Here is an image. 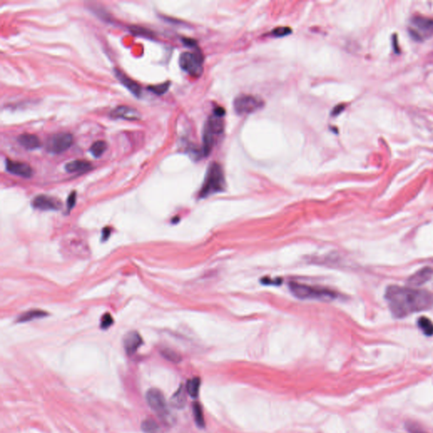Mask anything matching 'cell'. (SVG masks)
Wrapping results in <instances>:
<instances>
[{"instance_id": "cell-1", "label": "cell", "mask_w": 433, "mask_h": 433, "mask_svg": "<svg viewBox=\"0 0 433 433\" xmlns=\"http://www.w3.org/2000/svg\"><path fill=\"white\" fill-rule=\"evenodd\" d=\"M385 299L394 318H404L433 308V293L399 285L388 286Z\"/></svg>"}, {"instance_id": "cell-2", "label": "cell", "mask_w": 433, "mask_h": 433, "mask_svg": "<svg viewBox=\"0 0 433 433\" xmlns=\"http://www.w3.org/2000/svg\"><path fill=\"white\" fill-rule=\"evenodd\" d=\"M289 289L300 300H318L323 301L335 300L339 294L330 289L312 286L297 282L289 283Z\"/></svg>"}, {"instance_id": "cell-3", "label": "cell", "mask_w": 433, "mask_h": 433, "mask_svg": "<svg viewBox=\"0 0 433 433\" xmlns=\"http://www.w3.org/2000/svg\"><path fill=\"white\" fill-rule=\"evenodd\" d=\"M225 178L222 167L218 163H212L206 171L205 180L199 192L200 198H206L224 191Z\"/></svg>"}, {"instance_id": "cell-4", "label": "cell", "mask_w": 433, "mask_h": 433, "mask_svg": "<svg viewBox=\"0 0 433 433\" xmlns=\"http://www.w3.org/2000/svg\"><path fill=\"white\" fill-rule=\"evenodd\" d=\"M223 130L224 122L220 117L212 115L208 118L203 130L202 153L204 156H207L211 152L214 145L215 137L220 135Z\"/></svg>"}, {"instance_id": "cell-5", "label": "cell", "mask_w": 433, "mask_h": 433, "mask_svg": "<svg viewBox=\"0 0 433 433\" xmlns=\"http://www.w3.org/2000/svg\"><path fill=\"white\" fill-rule=\"evenodd\" d=\"M179 66L189 75L200 76L203 71V55L199 50L184 52L179 56Z\"/></svg>"}, {"instance_id": "cell-6", "label": "cell", "mask_w": 433, "mask_h": 433, "mask_svg": "<svg viewBox=\"0 0 433 433\" xmlns=\"http://www.w3.org/2000/svg\"><path fill=\"white\" fill-rule=\"evenodd\" d=\"M145 400L149 407L156 412L161 418L167 420L170 418V411L167 407L166 400L164 394L158 388H151L147 391Z\"/></svg>"}, {"instance_id": "cell-7", "label": "cell", "mask_w": 433, "mask_h": 433, "mask_svg": "<svg viewBox=\"0 0 433 433\" xmlns=\"http://www.w3.org/2000/svg\"><path fill=\"white\" fill-rule=\"evenodd\" d=\"M263 101L252 95H239L233 101V108L238 115H249L260 109Z\"/></svg>"}, {"instance_id": "cell-8", "label": "cell", "mask_w": 433, "mask_h": 433, "mask_svg": "<svg viewBox=\"0 0 433 433\" xmlns=\"http://www.w3.org/2000/svg\"><path fill=\"white\" fill-rule=\"evenodd\" d=\"M410 33L415 39L422 40L433 35V19L415 16L411 20Z\"/></svg>"}, {"instance_id": "cell-9", "label": "cell", "mask_w": 433, "mask_h": 433, "mask_svg": "<svg viewBox=\"0 0 433 433\" xmlns=\"http://www.w3.org/2000/svg\"><path fill=\"white\" fill-rule=\"evenodd\" d=\"M73 144L72 135L68 132H59L53 135L47 141V150L54 154H59L70 148Z\"/></svg>"}, {"instance_id": "cell-10", "label": "cell", "mask_w": 433, "mask_h": 433, "mask_svg": "<svg viewBox=\"0 0 433 433\" xmlns=\"http://www.w3.org/2000/svg\"><path fill=\"white\" fill-rule=\"evenodd\" d=\"M31 205L34 208L43 211L58 210L62 206V204L58 199L46 195H39L35 197L31 202Z\"/></svg>"}, {"instance_id": "cell-11", "label": "cell", "mask_w": 433, "mask_h": 433, "mask_svg": "<svg viewBox=\"0 0 433 433\" xmlns=\"http://www.w3.org/2000/svg\"><path fill=\"white\" fill-rule=\"evenodd\" d=\"M5 168L9 173L21 176L23 178H30L33 173L32 169L29 164L10 159H6L5 161Z\"/></svg>"}, {"instance_id": "cell-12", "label": "cell", "mask_w": 433, "mask_h": 433, "mask_svg": "<svg viewBox=\"0 0 433 433\" xmlns=\"http://www.w3.org/2000/svg\"><path fill=\"white\" fill-rule=\"evenodd\" d=\"M110 117L113 118H123L125 120H139L142 118V115L137 109L131 107L122 106L116 107L110 112Z\"/></svg>"}, {"instance_id": "cell-13", "label": "cell", "mask_w": 433, "mask_h": 433, "mask_svg": "<svg viewBox=\"0 0 433 433\" xmlns=\"http://www.w3.org/2000/svg\"><path fill=\"white\" fill-rule=\"evenodd\" d=\"M433 275V269L429 267H423L412 274L408 279V285L412 287H420L429 281Z\"/></svg>"}, {"instance_id": "cell-14", "label": "cell", "mask_w": 433, "mask_h": 433, "mask_svg": "<svg viewBox=\"0 0 433 433\" xmlns=\"http://www.w3.org/2000/svg\"><path fill=\"white\" fill-rule=\"evenodd\" d=\"M143 344V338L135 331L128 333L124 338V348L128 355H132Z\"/></svg>"}, {"instance_id": "cell-15", "label": "cell", "mask_w": 433, "mask_h": 433, "mask_svg": "<svg viewBox=\"0 0 433 433\" xmlns=\"http://www.w3.org/2000/svg\"><path fill=\"white\" fill-rule=\"evenodd\" d=\"M115 74L116 77L118 78V81L121 82L122 84L127 88L128 90H130V92L134 94V96H136V97L141 96L142 88L137 82H135L130 77H128L124 72H122L118 69L115 70Z\"/></svg>"}, {"instance_id": "cell-16", "label": "cell", "mask_w": 433, "mask_h": 433, "mask_svg": "<svg viewBox=\"0 0 433 433\" xmlns=\"http://www.w3.org/2000/svg\"><path fill=\"white\" fill-rule=\"evenodd\" d=\"M18 143L27 150H36L41 146V141L33 134L24 133L19 136Z\"/></svg>"}, {"instance_id": "cell-17", "label": "cell", "mask_w": 433, "mask_h": 433, "mask_svg": "<svg viewBox=\"0 0 433 433\" xmlns=\"http://www.w3.org/2000/svg\"><path fill=\"white\" fill-rule=\"evenodd\" d=\"M92 166L90 162L86 160L70 161L64 165V170L68 173H76V172H86L91 170Z\"/></svg>"}, {"instance_id": "cell-18", "label": "cell", "mask_w": 433, "mask_h": 433, "mask_svg": "<svg viewBox=\"0 0 433 433\" xmlns=\"http://www.w3.org/2000/svg\"><path fill=\"white\" fill-rule=\"evenodd\" d=\"M186 388L180 386L171 398V404L177 409L184 408L186 404Z\"/></svg>"}, {"instance_id": "cell-19", "label": "cell", "mask_w": 433, "mask_h": 433, "mask_svg": "<svg viewBox=\"0 0 433 433\" xmlns=\"http://www.w3.org/2000/svg\"><path fill=\"white\" fill-rule=\"evenodd\" d=\"M48 316V313L42 311V310H31L28 312H25L22 316L19 317L17 321L19 322H27V321H32L34 319L45 318Z\"/></svg>"}, {"instance_id": "cell-20", "label": "cell", "mask_w": 433, "mask_h": 433, "mask_svg": "<svg viewBox=\"0 0 433 433\" xmlns=\"http://www.w3.org/2000/svg\"><path fill=\"white\" fill-rule=\"evenodd\" d=\"M417 325L426 336H433V322L431 319L426 317H421L417 321Z\"/></svg>"}, {"instance_id": "cell-21", "label": "cell", "mask_w": 433, "mask_h": 433, "mask_svg": "<svg viewBox=\"0 0 433 433\" xmlns=\"http://www.w3.org/2000/svg\"><path fill=\"white\" fill-rule=\"evenodd\" d=\"M201 379L199 377H194L188 381L185 386L187 394L191 396V398L198 397L199 395V391H200Z\"/></svg>"}, {"instance_id": "cell-22", "label": "cell", "mask_w": 433, "mask_h": 433, "mask_svg": "<svg viewBox=\"0 0 433 433\" xmlns=\"http://www.w3.org/2000/svg\"><path fill=\"white\" fill-rule=\"evenodd\" d=\"M108 147L107 143L104 141H97L93 143L89 149V152L93 156L94 158H100L101 156L105 152Z\"/></svg>"}, {"instance_id": "cell-23", "label": "cell", "mask_w": 433, "mask_h": 433, "mask_svg": "<svg viewBox=\"0 0 433 433\" xmlns=\"http://www.w3.org/2000/svg\"><path fill=\"white\" fill-rule=\"evenodd\" d=\"M193 415H194V420L197 427L200 428H204L206 426L205 420H204V415H203L202 408L199 403H194L193 407Z\"/></svg>"}, {"instance_id": "cell-24", "label": "cell", "mask_w": 433, "mask_h": 433, "mask_svg": "<svg viewBox=\"0 0 433 433\" xmlns=\"http://www.w3.org/2000/svg\"><path fill=\"white\" fill-rule=\"evenodd\" d=\"M142 430L145 433H158L160 428L152 419H145L142 423Z\"/></svg>"}, {"instance_id": "cell-25", "label": "cell", "mask_w": 433, "mask_h": 433, "mask_svg": "<svg viewBox=\"0 0 433 433\" xmlns=\"http://www.w3.org/2000/svg\"><path fill=\"white\" fill-rule=\"evenodd\" d=\"M170 84H171L170 82L168 81V82L160 83V84H157V85L149 86V87H147V90L152 92V93L158 95V96H162L164 93H166L168 90L170 89Z\"/></svg>"}, {"instance_id": "cell-26", "label": "cell", "mask_w": 433, "mask_h": 433, "mask_svg": "<svg viewBox=\"0 0 433 433\" xmlns=\"http://www.w3.org/2000/svg\"><path fill=\"white\" fill-rule=\"evenodd\" d=\"M162 355L164 356L168 361H172L174 363H178L181 361V357L179 354H177L175 351H173L170 348H165L162 351Z\"/></svg>"}, {"instance_id": "cell-27", "label": "cell", "mask_w": 433, "mask_h": 433, "mask_svg": "<svg viewBox=\"0 0 433 433\" xmlns=\"http://www.w3.org/2000/svg\"><path fill=\"white\" fill-rule=\"evenodd\" d=\"M130 30L134 35L144 36V37H147V38H152V36L154 35L152 30H148L145 28H142V27H132L130 28Z\"/></svg>"}, {"instance_id": "cell-28", "label": "cell", "mask_w": 433, "mask_h": 433, "mask_svg": "<svg viewBox=\"0 0 433 433\" xmlns=\"http://www.w3.org/2000/svg\"><path fill=\"white\" fill-rule=\"evenodd\" d=\"M406 428L409 433H428L420 425L415 422H408L406 424Z\"/></svg>"}, {"instance_id": "cell-29", "label": "cell", "mask_w": 433, "mask_h": 433, "mask_svg": "<svg viewBox=\"0 0 433 433\" xmlns=\"http://www.w3.org/2000/svg\"><path fill=\"white\" fill-rule=\"evenodd\" d=\"M291 32H292V30L289 28H287V27H279V28H275V29H273L272 30V35L280 37V36H287L289 34H290Z\"/></svg>"}, {"instance_id": "cell-30", "label": "cell", "mask_w": 433, "mask_h": 433, "mask_svg": "<svg viewBox=\"0 0 433 433\" xmlns=\"http://www.w3.org/2000/svg\"><path fill=\"white\" fill-rule=\"evenodd\" d=\"M113 324H114V319H113L112 316L110 315L109 313L104 314L101 319V327L103 329H107L109 327H111Z\"/></svg>"}, {"instance_id": "cell-31", "label": "cell", "mask_w": 433, "mask_h": 433, "mask_svg": "<svg viewBox=\"0 0 433 433\" xmlns=\"http://www.w3.org/2000/svg\"><path fill=\"white\" fill-rule=\"evenodd\" d=\"M76 198H77V194H76V191H72L67 199V207L70 211L76 205Z\"/></svg>"}, {"instance_id": "cell-32", "label": "cell", "mask_w": 433, "mask_h": 433, "mask_svg": "<svg viewBox=\"0 0 433 433\" xmlns=\"http://www.w3.org/2000/svg\"><path fill=\"white\" fill-rule=\"evenodd\" d=\"M182 42L185 43V45L189 46V47H195V46H197V42H196V40L191 39V38L184 37V38H182Z\"/></svg>"}, {"instance_id": "cell-33", "label": "cell", "mask_w": 433, "mask_h": 433, "mask_svg": "<svg viewBox=\"0 0 433 433\" xmlns=\"http://www.w3.org/2000/svg\"><path fill=\"white\" fill-rule=\"evenodd\" d=\"M344 109H345V105H344V104H340V105H338V106L335 107V108L333 109L332 115H333V116L339 115Z\"/></svg>"}, {"instance_id": "cell-34", "label": "cell", "mask_w": 433, "mask_h": 433, "mask_svg": "<svg viewBox=\"0 0 433 433\" xmlns=\"http://www.w3.org/2000/svg\"><path fill=\"white\" fill-rule=\"evenodd\" d=\"M214 115L218 117H223L225 115V110L221 107H218L214 109Z\"/></svg>"}, {"instance_id": "cell-35", "label": "cell", "mask_w": 433, "mask_h": 433, "mask_svg": "<svg viewBox=\"0 0 433 433\" xmlns=\"http://www.w3.org/2000/svg\"><path fill=\"white\" fill-rule=\"evenodd\" d=\"M110 229L109 228H105L104 230L103 231V240H105V239H108L109 238V235H110Z\"/></svg>"}]
</instances>
